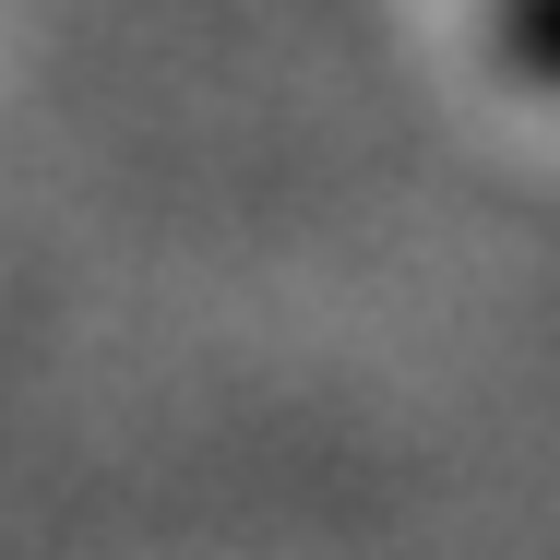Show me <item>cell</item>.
Returning <instances> with one entry per match:
<instances>
[{
    "instance_id": "cell-1",
    "label": "cell",
    "mask_w": 560,
    "mask_h": 560,
    "mask_svg": "<svg viewBox=\"0 0 560 560\" xmlns=\"http://www.w3.org/2000/svg\"><path fill=\"white\" fill-rule=\"evenodd\" d=\"M477 48H489L501 84L560 96V0H477Z\"/></svg>"
}]
</instances>
